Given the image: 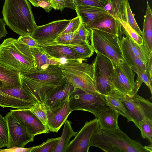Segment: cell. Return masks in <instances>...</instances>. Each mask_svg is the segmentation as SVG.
<instances>
[{
	"instance_id": "obj_1",
	"label": "cell",
	"mask_w": 152,
	"mask_h": 152,
	"mask_svg": "<svg viewBox=\"0 0 152 152\" xmlns=\"http://www.w3.org/2000/svg\"><path fill=\"white\" fill-rule=\"evenodd\" d=\"M21 86L35 102L45 104L65 79L58 65L20 74Z\"/></svg>"
},
{
	"instance_id": "obj_2",
	"label": "cell",
	"mask_w": 152,
	"mask_h": 152,
	"mask_svg": "<svg viewBox=\"0 0 152 152\" xmlns=\"http://www.w3.org/2000/svg\"><path fill=\"white\" fill-rule=\"evenodd\" d=\"M2 13L6 25L20 36L31 35L37 26L27 0H5Z\"/></svg>"
},
{
	"instance_id": "obj_3",
	"label": "cell",
	"mask_w": 152,
	"mask_h": 152,
	"mask_svg": "<svg viewBox=\"0 0 152 152\" xmlns=\"http://www.w3.org/2000/svg\"><path fill=\"white\" fill-rule=\"evenodd\" d=\"M0 63L19 74L35 69L30 48L18 39L11 37L0 44Z\"/></svg>"
},
{
	"instance_id": "obj_4",
	"label": "cell",
	"mask_w": 152,
	"mask_h": 152,
	"mask_svg": "<svg viewBox=\"0 0 152 152\" xmlns=\"http://www.w3.org/2000/svg\"><path fill=\"white\" fill-rule=\"evenodd\" d=\"M89 146L107 152H148L140 142L131 139L119 128L113 130L99 128L92 137Z\"/></svg>"
},
{
	"instance_id": "obj_5",
	"label": "cell",
	"mask_w": 152,
	"mask_h": 152,
	"mask_svg": "<svg viewBox=\"0 0 152 152\" xmlns=\"http://www.w3.org/2000/svg\"><path fill=\"white\" fill-rule=\"evenodd\" d=\"M80 59H64L58 64L64 77L73 86L87 92H97L94 78L93 63Z\"/></svg>"
},
{
	"instance_id": "obj_6",
	"label": "cell",
	"mask_w": 152,
	"mask_h": 152,
	"mask_svg": "<svg viewBox=\"0 0 152 152\" xmlns=\"http://www.w3.org/2000/svg\"><path fill=\"white\" fill-rule=\"evenodd\" d=\"M90 39L94 52L109 58L114 67L125 61L117 35L96 29H91Z\"/></svg>"
},
{
	"instance_id": "obj_7",
	"label": "cell",
	"mask_w": 152,
	"mask_h": 152,
	"mask_svg": "<svg viewBox=\"0 0 152 152\" xmlns=\"http://www.w3.org/2000/svg\"><path fill=\"white\" fill-rule=\"evenodd\" d=\"M69 104L72 111H87L92 113L96 118L109 107L105 95L79 89H75L70 96Z\"/></svg>"
},
{
	"instance_id": "obj_8",
	"label": "cell",
	"mask_w": 152,
	"mask_h": 152,
	"mask_svg": "<svg viewBox=\"0 0 152 152\" xmlns=\"http://www.w3.org/2000/svg\"><path fill=\"white\" fill-rule=\"evenodd\" d=\"M93 62L96 90L100 94L107 95L114 89L112 82L114 67L108 58L98 53Z\"/></svg>"
},
{
	"instance_id": "obj_9",
	"label": "cell",
	"mask_w": 152,
	"mask_h": 152,
	"mask_svg": "<svg viewBox=\"0 0 152 152\" xmlns=\"http://www.w3.org/2000/svg\"><path fill=\"white\" fill-rule=\"evenodd\" d=\"M115 91L125 107L128 122H133L138 128L139 122L145 117L152 119V104L148 99L137 94L130 97Z\"/></svg>"
},
{
	"instance_id": "obj_10",
	"label": "cell",
	"mask_w": 152,
	"mask_h": 152,
	"mask_svg": "<svg viewBox=\"0 0 152 152\" xmlns=\"http://www.w3.org/2000/svg\"><path fill=\"white\" fill-rule=\"evenodd\" d=\"M125 61L114 67L112 82L114 89L120 94L132 97L134 96L135 74Z\"/></svg>"
},
{
	"instance_id": "obj_11",
	"label": "cell",
	"mask_w": 152,
	"mask_h": 152,
	"mask_svg": "<svg viewBox=\"0 0 152 152\" xmlns=\"http://www.w3.org/2000/svg\"><path fill=\"white\" fill-rule=\"evenodd\" d=\"M21 86L0 89V106L19 109H30L36 103Z\"/></svg>"
},
{
	"instance_id": "obj_12",
	"label": "cell",
	"mask_w": 152,
	"mask_h": 152,
	"mask_svg": "<svg viewBox=\"0 0 152 152\" xmlns=\"http://www.w3.org/2000/svg\"><path fill=\"white\" fill-rule=\"evenodd\" d=\"M70 20H57L44 25L37 26L31 36L36 40L39 46L53 44Z\"/></svg>"
},
{
	"instance_id": "obj_13",
	"label": "cell",
	"mask_w": 152,
	"mask_h": 152,
	"mask_svg": "<svg viewBox=\"0 0 152 152\" xmlns=\"http://www.w3.org/2000/svg\"><path fill=\"white\" fill-rule=\"evenodd\" d=\"M8 125L9 144L7 148L13 147H24L28 143L33 141L34 137L28 132L25 125L10 112L5 116Z\"/></svg>"
},
{
	"instance_id": "obj_14",
	"label": "cell",
	"mask_w": 152,
	"mask_h": 152,
	"mask_svg": "<svg viewBox=\"0 0 152 152\" xmlns=\"http://www.w3.org/2000/svg\"><path fill=\"white\" fill-rule=\"evenodd\" d=\"M99 128L97 118L86 121L74 139L70 141L65 152H88L89 143L94 132Z\"/></svg>"
},
{
	"instance_id": "obj_15",
	"label": "cell",
	"mask_w": 152,
	"mask_h": 152,
	"mask_svg": "<svg viewBox=\"0 0 152 152\" xmlns=\"http://www.w3.org/2000/svg\"><path fill=\"white\" fill-rule=\"evenodd\" d=\"M10 112L25 125L30 134L33 137L49 132V128L44 125L28 109L11 110Z\"/></svg>"
},
{
	"instance_id": "obj_16",
	"label": "cell",
	"mask_w": 152,
	"mask_h": 152,
	"mask_svg": "<svg viewBox=\"0 0 152 152\" xmlns=\"http://www.w3.org/2000/svg\"><path fill=\"white\" fill-rule=\"evenodd\" d=\"M69 98L58 107L47 110L48 122L47 125L50 131L57 132L72 112L69 104Z\"/></svg>"
},
{
	"instance_id": "obj_17",
	"label": "cell",
	"mask_w": 152,
	"mask_h": 152,
	"mask_svg": "<svg viewBox=\"0 0 152 152\" xmlns=\"http://www.w3.org/2000/svg\"><path fill=\"white\" fill-rule=\"evenodd\" d=\"M87 29H96L121 37L123 32L120 20L106 14L85 26Z\"/></svg>"
},
{
	"instance_id": "obj_18",
	"label": "cell",
	"mask_w": 152,
	"mask_h": 152,
	"mask_svg": "<svg viewBox=\"0 0 152 152\" xmlns=\"http://www.w3.org/2000/svg\"><path fill=\"white\" fill-rule=\"evenodd\" d=\"M39 46L50 56L58 60L63 59L86 60L72 48L66 45L53 44Z\"/></svg>"
},
{
	"instance_id": "obj_19",
	"label": "cell",
	"mask_w": 152,
	"mask_h": 152,
	"mask_svg": "<svg viewBox=\"0 0 152 152\" xmlns=\"http://www.w3.org/2000/svg\"><path fill=\"white\" fill-rule=\"evenodd\" d=\"M74 90L73 85L65 78L58 89L45 103L47 109L52 110L60 105L69 98Z\"/></svg>"
},
{
	"instance_id": "obj_20",
	"label": "cell",
	"mask_w": 152,
	"mask_h": 152,
	"mask_svg": "<svg viewBox=\"0 0 152 152\" xmlns=\"http://www.w3.org/2000/svg\"><path fill=\"white\" fill-rule=\"evenodd\" d=\"M75 10L85 26L101 16L108 14L104 8L89 6H76Z\"/></svg>"
},
{
	"instance_id": "obj_21",
	"label": "cell",
	"mask_w": 152,
	"mask_h": 152,
	"mask_svg": "<svg viewBox=\"0 0 152 152\" xmlns=\"http://www.w3.org/2000/svg\"><path fill=\"white\" fill-rule=\"evenodd\" d=\"M120 114L109 106L101 113L97 118L99 128L113 130L119 128L118 118Z\"/></svg>"
},
{
	"instance_id": "obj_22",
	"label": "cell",
	"mask_w": 152,
	"mask_h": 152,
	"mask_svg": "<svg viewBox=\"0 0 152 152\" xmlns=\"http://www.w3.org/2000/svg\"><path fill=\"white\" fill-rule=\"evenodd\" d=\"M30 48L34 59L35 69L43 68L50 65H58L62 61L50 56L39 46Z\"/></svg>"
},
{
	"instance_id": "obj_23",
	"label": "cell",
	"mask_w": 152,
	"mask_h": 152,
	"mask_svg": "<svg viewBox=\"0 0 152 152\" xmlns=\"http://www.w3.org/2000/svg\"><path fill=\"white\" fill-rule=\"evenodd\" d=\"M126 36V37H123L120 40V42L131 50L136 56L141 59L146 65L152 52L150 53L143 44L142 45H140L129 36Z\"/></svg>"
},
{
	"instance_id": "obj_24",
	"label": "cell",
	"mask_w": 152,
	"mask_h": 152,
	"mask_svg": "<svg viewBox=\"0 0 152 152\" xmlns=\"http://www.w3.org/2000/svg\"><path fill=\"white\" fill-rule=\"evenodd\" d=\"M0 80L4 87L11 88L21 86L20 74L0 63Z\"/></svg>"
},
{
	"instance_id": "obj_25",
	"label": "cell",
	"mask_w": 152,
	"mask_h": 152,
	"mask_svg": "<svg viewBox=\"0 0 152 152\" xmlns=\"http://www.w3.org/2000/svg\"><path fill=\"white\" fill-rule=\"evenodd\" d=\"M142 31L143 43L150 53L152 52V12L148 1Z\"/></svg>"
},
{
	"instance_id": "obj_26",
	"label": "cell",
	"mask_w": 152,
	"mask_h": 152,
	"mask_svg": "<svg viewBox=\"0 0 152 152\" xmlns=\"http://www.w3.org/2000/svg\"><path fill=\"white\" fill-rule=\"evenodd\" d=\"M64 124L60 140L53 152H65L70 139L77 133L73 130L70 121L66 120Z\"/></svg>"
},
{
	"instance_id": "obj_27",
	"label": "cell",
	"mask_w": 152,
	"mask_h": 152,
	"mask_svg": "<svg viewBox=\"0 0 152 152\" xmlns=\"http://www.w3.org/2000/svg\"><path fill=\"white\" fill-rule=\"evenodd\" d=\"M123 57L126 63L131 68H134L142 72L146 71V65L140 58L135 55L129 49L120 42Z\"/></svg>"
},
{
	"instance_id": "obj_28",
	"label": "cell",
	"mask_w": 152,
	"mask_h": 152,
	"mask_svg": "<svg viewBox=\"0 0 152 152\" xmlns=\"http://www.w3.org/2000/svg\"><path fill=\"white\" fill-rule=\"evenodd\" d=\"M121 19L128 23L138 34L142 35V31L139 28L132 13L128 0H123Z\"/></svg>"
},
{
	"instance_id": "obj_29",
	"label": "cell",
	"mask_w": 152,
	"mask_h": 152,
	"mask_svg": "<svg viewBox=\"0 0 152 152\" xmlns=\"http://www.w3.org/2000/svg\"><path fill=\"white\" fill-rule=\"evenodd\" d=\"M108 106L124 117H126V110L121 99L114 90L105 96Z\"/></svg>"
},
{
	"instance_id": "obj_30",
	"label": "cell",
	"mask_w": 152,
	"mask_h": 152,
	"mask_svg": "<svg viewBox=\"0 0 152 152\" xmlns=\"http://www.w3.org/2000/svg\"><path fill=\"white\" fill-rule=\"evenodd\" d=\"M85 43L86 42L81 40L76 31L72 33L60 34L55 39L54 44L66 45H78Z\"/></svg>"
},
{
	"instance_id": "obj_31",
	"label": "cell",
	"mask_w": 152,
	"mask_h": 152,
	"mask_svg": "<svg viewBox=\"0 0 152 152\" xmlns=\"http://www.w3.org/2000/svg\"><path fill=\"white\" fill-rule=\"evenodd\" d=\"M107 3L104 9L107 13L116 19H121V10L123 0H107Z\"/></svg>"
},
{
	"instance_id": "obj_32",
	"label": "cell",
	"mask_w": 152,
	"mask_h": 152,
	"mask_svg": "<svg viewBox=\"0 0 152 152\" xmlns=\"http://www.w3.org/2000/svg\"><path fill=\"white\" fill-rule=\"evenodd\" d=\"M65 45L72 48L85 60L91 57L94 52L91 45L88 43H85L78 45Z\"/></svg>"
},
{
	"instance_id": "obj_33",
	"label": "cell",
	"mask_w": 152,
	"mask_h": 152,
	"mask_svg": "<svg viewBox=\"0 0 152 152\" xmlns=\"http://www.w3.org/2000/svg\"><path fill=\"white\" fill-rule=\"evenodd\" d=\"M29 109L44 125L47 126L48 122V109L45 104L36 102Z\"/></svg>"
},
{
	"instance_id": "obj_34",
	"label": "cell",
	"mask_w": 152,
	"mask_h": 152,
	"mask_svg": "<svg viewBox=\"0 0 152 152\" xmlns=\"http://www.w3.org/2000/svg\"><path fill=\"white\" fill-rule=\"evenodd\" d=\"M142 137L152 143V119L145 117L139 123Z\"/></svg>"
},
{
	"instance_id": "obj_35",
	"label": "cell",
	"mask_w": 152,
	"mask_h": 152,
	"mask_svg": "<svg viewBox=\"0 0 152 152\" xmlns=\"http://www.w3.org/2000/svg\"><path fill=\"white\" fill-rule=\"evenodd\" d=\"M123 33L130 37L135 42L140 45L143 44L142 37L138 34L127 23L120 20Z\"/></svg>"
},
{
	"instance_id": "obj_36",
	"label": "cell",
	"mask_w": 152,
	"mask_h": 152,
	"mask_svg": "<svg viewBox=\"0 0 152 152\" xmlns=\"http://www.w3.org/2000/svg\"><path fill=\"white\" fill-rule=\"evenodd\" d=\"M0 140L2 148L9 144V135L7 122L5 117L0 114Z\"/></svg>"
},
{
	"instance_id": "obj_37",
	"label": "cell",
	"mask_w": 152,
	"mask_h": 152,
	"mask_svg": "<svg viewBox=\"0 0 152 152\" xmlns=\"http://www.w3.org/2000/svg\"><path fill=\"white\" fill-rule=\"evenodd\" d=\"M60 137L47 139L40 145L34 152H53L57 145Z\"/></svg>"
},
{
	"instance_id": "obj_38",
	"label": "cell",
	"mask_w": 152,
	"mask_h": 152,
	"mask_svg": "<svg viewBox=\"0 0 152 152\" xmlns=\"http://www.w3.org/2000/svg\"><path fill=\"white\" fill-rule=\"evenodd\" d=\"M52 8L61 12L65 8L75 10L76 6L73 0H50Z\"/></svg>"
},
{
	"instance_id": "obj_39",
	"label": "cell",
	"mask_w": 152,
	"mask_h": 152,
	"mask_svg": "<svg viewBox=\"0 0 152 152\" xmlns=\"http://www.w3.org/2000/svg\"><path fill=\"white\" fill-rule=\"evenodd\" d=\"M76 6L82 5L104 8L107 3V0H73Z\"/></svg>"
},
{
	"instance_id": "obj_40",
	"label": "cell",
	"mask_w": 152,
	"mask_h": 152,
	"mask_svg": "<svg viewBox=\"0 0 152 152\" xmlns=\"http://www.w3.org/2000/svg\"><path fill=\"white\" fill-rule=\"evenodd\" d=\"M81 23L80 18L78 16L71 20L60 34L71 33L77 31Z\"/></svg>"
},
{
	"instance_id": "obj_41",
	"label": "cell",
	"mask_w": 152,
	"mask_h": 152,
	"mask_svg": "<svg viewBox=\"0 0 152 152\" xmlns=\"http://www.w3.org/2000/svg\"><path fill=\"white\" fill-rule=\"evenodd\" d=\"M77 31L83 41L89 43L88 39H90V31L86 28L82 22Z\"/></svg>"
},
{
	"instance_id": "obj_42",
	"label": "cell",
	"mask_w": 152,
	"mask_h": 152,
	"mask_svg": "<svg viewBox=\"0 0 152 152\" xmlns=\"http://www.w3.org/2000/svg\"><path fill=\"white\" fill-rule=\"evenodd\" d=\"M39 145L34 146L32 147L25 148L13 147L5 149H0V152H34L39 147Z\"/></svg>"
},
{
	"instance_id": "obj_43",
	"label": "cell",
	"mask_w": 152,
	"mask_h": 152,
	"mask_svg": "<svg viewBox=\"0 0 152 152\" xmlns=\"http://www.w3.org/2000/svg\"><path fill=\"white\" fill-rule=\"evenodd\" d=\"M18 39L20 41L27 45L30 48L39 47V45L36 40L31 35H26L20 36Z\"/></svg>"
},
{
	"instance_id": "obj_44",
	"label": "cell",
	"mask_w": 152,
	"mask_h": 152,
	"mask_svg": "<svg viewBox=\"0 0 152 152\" xmlns=\"http://www.w3.org/2000/svg\"><path fill=\"white\" fill-rule=\"evenodd\" d=\"M134 72L138 75L141 77L143 82L149 88L151 93L152 94V89L151 83L150 82L149 79L147 75L146 71L142 72L139 71L136 69L134 68H131Z\"/></svg>"
},
{
	"instance_id": "obj_45",
	"label": "cell",
	"mask_w": 152,
	"mask_h": 152,
	"mask_svg": "<svg viewBox=\"0 0 152 152\" xmlns=\"http://www.w3.org/2000/svg\"><path fill=\"white\" fill-rule=\"evenodd\" d=\"M152 53L150 54L149 58L148 61L146 65V72L149 79L150 82L151 83L152 79Z\"/></svg>"
},
{
	"instance_id": "obj_46",
	"label": "cell",
	"mask_w": 152,
	"mask_h": 152,
	"mask_svg": "<svg viewBox=\"0 0 152 152\" xmlns=\"http://www.w3.org/2000/svg\"><path fill=\"white\" fill-rule=\"evenodd\" d=\"M37 7L42 8L47 12H49L52 8L50 1L49 0L40 1L37 3Z\"/></svg>"
},
{
	"instance_id": "obj_47",
	"label": "cell",
	"mask_w": 152,
	"mask_h": 152,
	"mask_svg": "<svg viewBox=\"0 0 152 152\" xmlns=\"http://www.w3.org/2000/svg\"><path fill=\"white\" fill-rule=\"evenodd\" d=\"M6 25L3 18H0V40L6 37L7 32L5 28Z\"/></svg>"
},
{
	"instance_id": "obj_48",
	"label": "cell",
	"mask_w": 152,
	"mask_h": 152,
	"mask_svg": "<svg viewBox=\"0 0 152 152\" xmlns=\"http://www.w3.org/2000/svg\"><path fill=\"white\" fill-rule=\"evenodd\" d=\"M32 4V5L36 7H37V3L38 2L40 1L45 0H28ZM49 0L50 1V0Z\"/></svg>"
},
{
	"instance_id": "obj_49",
	"label": "cell",
	"mask_w": 152,
	"mask_h": 152,
	"mask_svg": "<svg viewBox=\"0 0 152 152\" xmlns=\"http://www.w3.org/2000/svg\"><path fill=\"white\" fill-rule=\"evenodd\" d=\"M145 149L148 151L150 152H152V143L150 145H148L144 146Z\"/></svg>"
},
{
	"instance_id": "obj_50",
	"label": "cell",
	"mask_w": 152,
	"mask_h": 152,
	"mask_svg": "<svg viewBox=\"0 0 152 152\" xmlns=\"http://www.w3.org/2000/svg\"><path fill=\"white\" fill-rule=\"evenodd\" d=\"M4 86L3 82L0 80V89H1Z\"/></svg>"
},
{
	"instance_id": "obj_51",
	"label": "cell",
	"mask_w": 152,
	"mask_h": 152,
	"mask_svg": "<svg viewBox=\"0 0 152 152\" xmlns=\"http://www.w3.org/2000/svg\"><path fill=\"white\" fill-rule=\"evenodd\" d=\"M2 148V145L1 144V141H0V148Z\"/></svg>"
}]
</instances>
